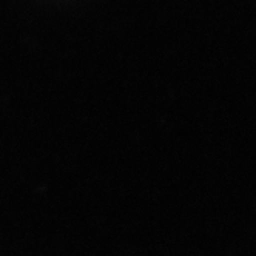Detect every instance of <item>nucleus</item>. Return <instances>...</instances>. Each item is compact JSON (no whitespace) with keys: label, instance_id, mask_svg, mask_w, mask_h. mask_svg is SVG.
Returning a JSON list of instances; mask_svg holds the SVG:
<instances>
[]
</instances>
